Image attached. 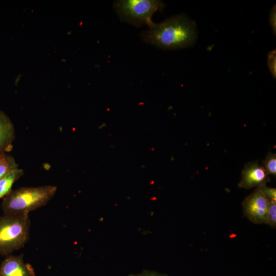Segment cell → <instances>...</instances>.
Here are the masks:
<instances>
[{
	"label": "cell",
	"mask_w": 276,
	"mask_h": 276,
	"mask_svg": "<svg viewBox=\"0 0 276 276\" xmlns=\"http://www.w3.org/2000/svg\"><path fill=\"white\" fill-rule=\"evenodd\" d=\"M18 168L14 158L6 153H0V180L7 173Z\"/></svg>",
	"instance_id": "10"
},
{
	"label": "cell",
	"mask_w": 276,
	"mask_h": 276,
	"mask_svg": "<svg viewBox=\"0 0 276 276\" xmlns=\"http://www.w3.org/2000/svg\"><path fill=\"white\" fill-rule=\"evenodd\" d=\"M270 181L269 174L263 166L258 162L248 163L241 173L239 187L246 189L254 187L259 188Z\"/></svg>",
	"instance_id": "6"
},
{
	"label": "cell",
	"mask_w": 276,
	"mask_h": 276,
	"mask_svg": "<svg viewBox=\"0 0 276 276\" xmlns=\"http://www.w3.org/2000/svg\"><path fill=\"white\" fill-rule=\"evenodd\" d=\"M23 173L24 171L17 168L7 173L0 180V199L4 198L12 191L13 185Z\"/></svg>",
	"instance_id": "9"
},
{
	"label": "cell",
	"mask_w": 276,
	"mask_h": 276,
	"mask_svg": "<svg viewBox=\"0 0 276 276\" xmlns=\"http://www.w3.org/2000/svg\"><path fill=\"white\" fill-rule=\"evenodd\" d=\"M143 40L164 50L193 46L197 38L195 22L183 14L177 15L154 24L141 34Z\"/></svg>",
	"instance_id": "1"
},
{
	"label": "cell",
	"mask_w": 276,
	"mask_h": 276,
	"mask_svg": "<svg viewBox=\"0 0 276 276\" xmlns=\"http://www.w3.org/2000/svg\"><path fill=\"white\" fill-rule=\"evenodd\" d=\"M276 9L275 5L272 7V9L270 10V15H269V22L270 25L271 27V28L273 30V33L275 35L276 31Z\"/></svg>",
	"instance_id": "15"
},
{
	"label": "cell",
	"mask_w": 276,
	"mask_h": 276,
	"mask_svg": "<svg viewBox=\"0 0 276 276\" xmlns=\"http://www.w3.org/2000/svg\"><path fill=\"white\" fill-rule=\"evenodd\" d=\"M57 187L44 186L21 187L12 190L2 202L4 214L28 215L29 212L45 205L55 195Z\"/></svg>",
	"instance_id": "2"
},
{
	"label": "cell",
	"mask_w": 276,
	"mask_h": 276,
	"mask_svg": "<svg viewBox=\"0 0 276 276\" xmlns=\"http://www.w3.org/2000/svg\"><path fill=\"white\" fill-rule=\"evenodd\" d=\"M270 201L257 188L242 202L245 216L255 224L266 223Z\"/></svg>",
	"instance_id": "5"
},
{
	"label": "cell",
	"mask_w": 276,
	"mask_h": 276,
	"mask_svg": "<svg viewBox=\"0 0 276 276\" xmlns=\"http://www.w3.org/2000/svg\"><path fill=\"white\" fill-rule=\"evenodd\" d=\"M128 276H169L167 274L157 272L154 271L148 270H143L142 272L137 274H131Z\"/></svg>",
	"instance_id": "16"
},
{
	"label": "cell",
	"mask_w": 276,
	"mask_h": 276,
	"mask_svg": "<svg viewBox=\"0 0 276 276\" xmlns=\"http://www.w3.org/2000/svg\"><path fill=\"white\" fill-rule=\"evenodd\" d=\"M0 276H35V273L30 264L24 263L22 256H9L1 264Z\"/></svg>",
	"instance_id": "7"
},
{
	"label": "cell",
	"mask_w": 276,
	"mask_h": 276,
	"mask_svg": "<svg viewBox=\"0 0 276 276\" xmlns=\"http://www.w3.org/2000/svg\"><path fill=\"white\" fill-rule=\"evenodd\" d=\"M263 167L268 174L275 175L276 174V155L275 153L269 152L265 159L263 161Z\"/></svg>",
	"instance_id": "11"
},
{
	"label": "cell",
	"mask_w": 276,
	"mask_h": 276,
	"mask_svg": "<svg viewBox=\"0 0 276 276\" xmlns=\"http://www.w3.org/2000/svg\"><path fill=\"white\" fill-rule=\"evenodd\" d=\"M270 201H276V189L266 185L259 188Z\"/></svg>",
	"instance_id": "14"
},
{
	"label": "cell",
	"mask_w": 276,
	"mask_h": 276,
	"mask_svg": "<svg viewBox=\"0 0 276 276\" xmlns=\"http://www.w3.org/2000/svg\"><path fill=\"white\" fill-rule=\"evenodd\" d=\"M266 224L275 227L276 225V201H270Z\"/></svg>",
	"instance_id": "12"
},
{
	"label": "cell",
	"mask_w": 276,
	"mask_h": 276,
	"mask_svg": "<svg viewBox=\"0 0 276 276\" xmlns=\"http://www.w3.org/2000/svg\"><path fill=\"white\" fill-rule=\"evenodd\" d=\"M276 54L275 50L270 52L268 55L267 63L270 71L275 78L276 76Z\"/></svg>",
	"instance_id": "13"
},
{
	"label": "cell",
	"mask_w": 276,
	"mask_h": 276,
	"mask_svg": "<svg viewBox=\"0 0 276 276\" xmlns=\"http://www.w3.org/2000/svg\"><path fill=\"white\" fill-rule=\"evenodd\" d=\"M28 215L4 214L0 217V255L21 248L29 237Z\"/></svg>",
	"instance_id": "3"
},
{
	"label": "cell",
	"mask_w": 276,
	"mask_h": 276,
	"mask_svg": "<svg viewBox=\"0 0 276 276\" xmlns=\"http://www.w3.org/2000/svg\"><path fill=\"white\" fill-rule=\"evenodd\" d=\"M15 138V129L12 122L3 111H0V153L11 150Z\"/></svg>",
	"instance_id": "8"
},
{
	"label": "cell",
	"mask_w": 276,
	"mask_h": 276,
	"mask_svg": "<svg viewBox=\"0 0 276 276\" xmlns=\"http://www.w3.org/2000/svg\"><path fill=\"white\" fill-rule=\"evenodd\" d=\"M164 7V3L157 0L116 1L113 5L122 21L137 27L147 25L149 28L155 24L152 20L153 14L163 10Z\"/></svg>",
	"instance_id": "4"
}]
</instances>
